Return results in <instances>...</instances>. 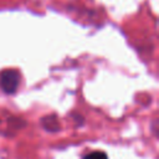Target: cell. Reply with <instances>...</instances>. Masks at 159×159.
<instances>
[{
	"instance_id": "obj_3",
	"label": "cell",
	"mask_w": 159,
	"mask_h": 159,
	"mask_svg": "<svg viewBox=\"0 0 159 159\" xmlns=\"http://www.w3.org/2000/svg\"><path fill=\"white\" fill-rule=\"evenodd\" d=\"M83 159H108L104 152H91L83 157Z\"/></svg>"
},
{
	"instance_id": "obj_2",
	"label": "cell",
	"mask_w": 159,
	"mask_h": 159,
	"mask_svg": "<svg viewBox=\"0 0 159 159\" xmlns=\"http://www.w3.org/2000/svg\"><path fill=\"white\" fill-rule=\"evenodd\" d=\"M41 125L45 130L47 132H51V133H56L60 130L61 128V124H60V120L57 118L56 114H48V116H45L41 118Z\"/></svg>"
},
{
	"instance_id": "obj_1",
	"label": "cell",
	"mask_w": 159,
	"mask_h": 159,
	"mask_svg": "<svg viewBox=\"0 0 159 159\" xmlns=\"http://www.w3.org/2000/svg\"><path fill=\"white\" fill-rule=\"evenodd\" d=\"M20 84V73L16 70H4L0 73V88L2 92L7 94H12L16 92Z\"/></svg>"
}]
</instances>
